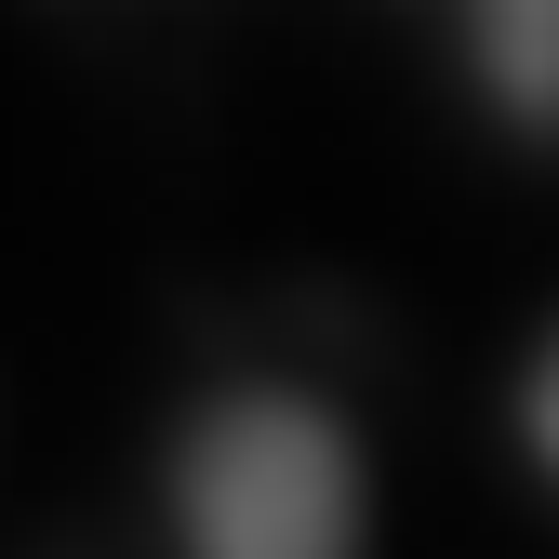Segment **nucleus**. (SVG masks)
Here are the masks:
<instances>
[{"instance_id":"f257e3e1","label":"nucleus","mask_w":559,"mask_h":559,"mask_svg":"<svg viewBox=\"0 0 559 559\" xmlns=\"http://www.w3.org/2000/svg\"><path fill=\"white\" fill-rule=\"evenodd\" d=\"M187 559H360V453L320 400H214L174 440Z\"/></svg>"},{"instance_id":"f03ea898","label":"nucleus","mask_w":559,"mask_h":559,"mask_svg":"<svg viewBox=\"0 0 559 559\" xmlns=\"http://www.w3.org/2000/svg\"><path fill=\"white\" fill-rule=\"evenodd\" d=\"M479 14V81L520 133H559V0H466Z\"/></svg>"},{"instance_id":"7ed1b4c3","label":"nucleus","mask_w":559,"mask_h":559,"mask_svg":"<svg viewBox=\"0 0 559 559\" xmlns=\"http://www.w3.org/2000/svg\"><path fill=\"white\" fill-rule=\"evenodd\" d=\"M520 427H533V453H546V479H559V346L533 360V400H520Z\"/></svg>"}]
</instances>
